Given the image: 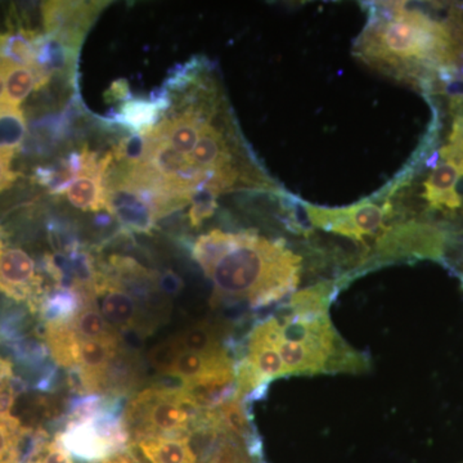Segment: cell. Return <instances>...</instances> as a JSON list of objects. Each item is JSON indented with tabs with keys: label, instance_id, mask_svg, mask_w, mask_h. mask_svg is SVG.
Instances as JSON below:
<instances>
[{
	"label": "cell",
	"instance_id": "15",
	"mask_svg": "<svg viewBox=\"0 0 463 463\" xmlns=\"http://www.w3.org/2000/svg\"><path fill=\"white\" fill-rule=\"evenodd\" d=\"M8 115H23V112H14L9 109L7 103V93H5V69L0 60V118Z\"/></svg>",
	"mask_w": 463,
	"mask_h": 463
},
{
	"label": "cell",
	"instance_id": "12",
	"mask_svg": "<svg viewBox=\"0 0 463 463\" xmlns=\"http://www.w3.org/2000/svg\"><path fill=\"white\" fill-rule=\"evenodd\" d=\"M14 154L16 149L0 146V192L7 190L17 179V173L11 167Z\"/></svg>",
	"mask_w": 463,
	"mask_h": 463
},
{
	"label": "cell",
	"instance_id": "11",
	"mask_svg": "<svg viewBox=\"0 0 463 463\" xmlns=\"http://www.w3.org/2000/svg\"><path fill=\"white\" fill-rule=\"evenodd\" d=\"M0 60L5 69V93L9 109L14 112H21V103L27 99L32 90H41L45 84L43 83L41 76L30 67L17 65L2 56Z\"/></svg>",
	"mask_w": 463,
	"mask_h": 463
},
{
	"label": "cell",
	"instance_id": "7",
	"mask_svg": "<svg viewBox=\"0 0 463 463\" xmlns=\"http://www.w3.org/2000/svg\"><path fill=\"white\" fill-rule=\"evenodd\" d=\"M102 3L48 2L43 5L47 36L62 44L66 50L79 48Z\"/></svg>",
	"mask_w": 463,
	"mask_h": 463
},
{
	"label": "cell",
	"instance_id": "14",
	"mask_svg": "<svg viewBox=\"0 0 463 463\" xmlns=\"http://www.w3.org/2000/svg\"><path fill=\"white\" fill-rule=\"evenodd\" d=\"M14 364L8 359L0 356V394L14 388Z\"/></svg>",
	"mask_w": 463,
	"mask_h": 463
},
{
	"label": "cell",
	"instance_id": "6",
	"mask_svg": "<svg viewBox=\"0 0 463 463\" xmlns=\"http://www.w3.org/2000/svg\"><path fill=\"white\" fill-rule=\"evenodd\" d=\"M0 291L17 301H27L33 315H38L47 292L43 279L36 273L35 261L24 250L5 242L0 228Z\"/></svg>",
	"mask_w": 463,
	"mask_h": 463
},
{
	"label": "cell",
	"instance_id": "13",
	"mask_svg": "<svg viewBox=\"0 0 463 463\" xmlns=\"http://www.w3.org/2000/svg\"><path fill=\"white\" fill-rule=\"evenodd\" d=\"M36 463H74L72 462L71 457H70V453L67 452L65 447L61 443L60 438L57 437V434L54 435L53 440H51V443L48 444L47 448H45L44 452L42 453V456L39 457L38 461Z\"/></svg>",
	"mask_w": 463,
	"mask_h": 463
},
{
	"label": "cell",
	"instance_id": "8",
	"mask_svg": "<svg viewBox=\"0 0 463 463\" xmlns=\"http://www.w3.org/2000/svg\"><path fill=\"white\" fill-rule=\"evenodd\" d=\"M81 156L83 164L80 173L67 188V199L76 209L99 212L106 209L105 176L112 161V152L99 160L96 154L83 149Z\"/></svg>",
	"mask_w": 463,
	"mask_h": 463
},
{
	"label": "cell",
	"instance_id": "5",
	"mask_svg": "<svg viewBox=\"0 0 463 463\" xmlns=\"http://www.w3.org/2000/svg\"><path fill=\"white\" fill-rule=\"evenodd\" d=\"M389 203L379 205L371 201H362L346 207H321L304 205V212L310 223L319 230L340 234L355 242H365L368 237L385 231L383 221L390 214Z\"/></svg>",
	"mask_w": 463,
	"mask_h": 463
},
{
	"label": "cell",
	"instance_id": "4",
	"mask_svg": "<svg viewBox=\"0 0 463 463\" xmlns=\"http://www.w3.org/2000/svg\"><path fill=\"white\" fill-rule=\"evenodd\" d=\"M203 411L182 386L142 390L130 399L123 413L129 446L154 438H191Z\"/></svg>",
	"mask_w": 463,
	"mask_h": 463
},
{
	"label": "cell",
	"instance_id": "9",
	"mask_svg": "<svg viewBox=\"0 0 463 463\" xmlns=\"http://www.w3.org/2000/svg\"><path fill=\"white\" fill-rule=\"evenodd\" d=\"M57 437L70 455L84 462H100L118 453L114 444L100 431L94 420L67 422L65 429L57 432Z\"/></svg>",
	"mask_w": 463,
	"mask_h": 463
},
{
	"label": "cell",
	"instance_id": "3",
	"mask_svg": "<svg viewBox=\"0 0 463 463\" xmlns=\"http://www.w3.org/2000/svg\"><path fill=\"white\" fill-rule=\"evenodd\" d=\"M334 289L321 283L294 294L288 312L259 323L282 364L283 377L364 373L370 362L335 330L328 309Z\"/></svg>",
	"mask_w": 463,
	"mask_h": 463
},
{
	"label": "cell",
	"instance_id": "2",
	"mask_svg": "<svg viewBox=\"0 0 463 463\" xmlns=\"http://www.w3.org/2000/svg\"><path fill=\"white\" fill-rule=\"evenodd\" d=\"M192 252L214 285L215 304L272 306L300 282L301 258L282 241L252 232H209L194 241Z\"/></svg>",
	"mask_w": 463,
	"mask_h": 463
},
{
	"label": "cell",
	"instance_id": "10",
	"mask_svg": "<svg viewBox=\"0 0 463 463\" xmlns=\"http://www.w3.org/2000/svg\"><path fill=\"white\" fill-rule=\"evenodd\" d=\"M44 341L52 359L60 367L75 370L80 362V336L71 318L45 322Z\"/></svg>",
	"mask_w": 463,
	"mask_h": 463
},
{
	"label": "cell",
	"instance_id": "1",
	"mask_svg": "<svg viewBox=\"0 0 463 463\" xmlns=\"http://www.w3.org/2000/svg\"><path fill=\"white\" fill-rule=\"evenodd\" d=\"M354 52L374 69L423 90H432L444 71L463 63L448 18L438 20L405 3L373 5Z\"/></svg>",
	"mask_w": 463,
	"mask_h": 463
},
{
	"label": "cell",
	"instance_id": "16",
	"mask_svg": "<svg viewBox=\"0 0 463 463\" xmlns=\"http://www.w3.org/2000/svg\"><path fill=\"white\" fill-rule=\"evenodd\" d=\"M97 463H142L138 458H136L130 452H121L118 455L109 457L103 461Z\"/></svg>",
	"mask_w": 463,
	"mask_h": 463
}]
</instances>
